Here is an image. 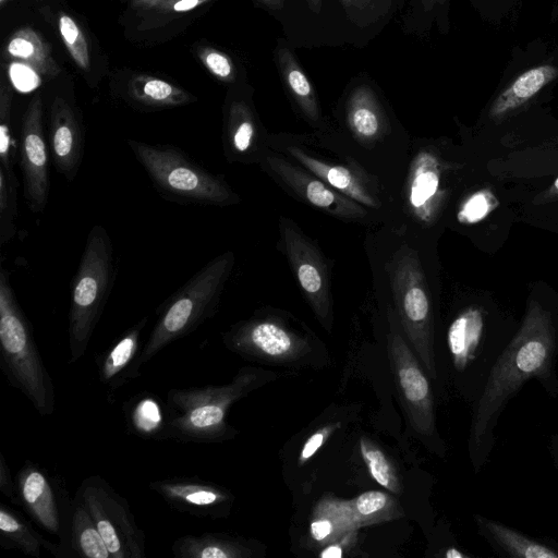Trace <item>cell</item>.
I'll return each instance as SVG.
<instances>
[{"label": "cell", "instance_id": "46", "mask_svg": "<svg viewBox=\"0 0 558 558\" xmlns=\"http://www.w3.org/2000/svg\"><path fill=\"white\" fill-rule=\"evenodd\" d=\"M166 0H132L133 4L144 10L155 9L158 4Z\"/></svg>", "mask_w": 558, "mask_h": 558}, {"label": "cell", "instance_id": "26", "mask_svg": "<svg viewBox=\"0 0 558 558\" xmlns=\"http://www.w3.org/2000/svg\"><path fill=\"white\" fill-rule=\"evenodd\" d=\"M128 429L143 439L165 440L167 438L166 401L151 392H142L129 399L123 405Z\"/></svg>", "mask_w": 558, "mask_h": 558}, {"label": "cell", "instance_id": "41", "mask_svg": "<svg viewBox=\"0 0 558 558\" xmlns=\"http://www.w3.org/2000/svg\"><path fill=\"white\" fill-rule=\"evenodd\" d=\"M0 492L13 505L19 506L15 478L12 477L10 466L0 452Z\"/></svg>", "mask_w": 558, "mask_h": 558}, {"label": "cell", "instance_id": "35", "mask_svg": "<svg viewBox=\"0 0 558 558\" xmlns=\"http://www.w3.org/2000/svg\"><path fill=\"white\" fill-rule=\"evenodd\" d=\"M360 449L372 477L384 488L393 494H400L399 480L385 453L366 438H361Z\"/></svg>", "mask_w": 558, "mask_h": 558}, {"label": "cell", "instance_id": "40", "mask_svg": "<svg viewBox=\"0 0 558 558\" xmlns=\"http://www.w3.org/2000/svg\"><path fill=\"white\" fill-rule=\"evenodd\" d=\"M8 74L14 88L22 93L32 92L41 84L40 73L20 60L10 63Z\"/></svg>", "mask_w": 558, "mask_h": 558}, {"label": "cell", "instance_id": "18", "mask_svg": "<svg viewBox=\"0 0 558 558\" xmlns=\"http://www.w3.org/2000/svg\"><path fill=\"white\" fill-rule=\"evenodd\" d=\"M148 323L144 316L126 329L106 351L97 355L99 383L109 396L141 375L142 333Z\"/></svg>", "mask_w": 558, "mask_h": 558}, {"label": "cell", "instance_id": "17", "mask_svg": "<svg viewBox=\"0 0 558 558\" xmlns=\"http://www.w3.org/2000/svg\"><path fill=\"white\" fill-rule=\"evenodd\" d=\"M222 340L232 351L248 356L284 360L301 353L302 341L280 323L253 318L234 325Z\"/></svg>", "mask_w": 558, "mask_h": 558}, {"label": "cell", "instance_id": "48", "mask_svg": "<svg viewBox=\"0 0 558 558\" xmlns=\"http://www.w3.org/2000/svg\"><path fill=\"white\" fill-rule=\"evenodd\" d=\"M342 2L348 9H350L363 5L364 0H342Z\"/></svg>", "mask_w": 558, "mask_h": 558}, {"label": "cell", "instance_id": "21", "mask_svg": "<svg viewBox=\"0 0 558 558\" xmlns=\"http://www.w3.org/2000/svg\"><path fill=\"white\" fill-rule=\"evenodd\" d=\"M223 151L231 161H244L254 156L258 146V130L250 106L241 99L229 104L223 124Z\"/></svg>", "mask_w": 558, "mask_h": 558}, {"label": "cell", "instance_id": "23", "mask_svg": "<svg viewBox=\"0 0 558 558\" xmlns=\"http://www.w3.org/2000/svg\"><path fill=\"white\" fill-rule=\"evenodd\" d=\"M288 153L306 170L320 178L336 191L347 195L361 205L378 207V202L361 179L343 166L331 165L314 158L303 149L290 146Z\"/></svg>", "mask_w": 558, "mask_h": 558}, {"label": "cell", "instance_id": "3", "mask_svg": "<svg viewBox=\"0 0 558 558\" xmlns=\"http://www.w3.org/2000/svg\"><path fill=\"white\" fill-rule=\"evenodd\" d=\"M257 374L241 369L225 385L173 388L167 395V438L189 444H215L234 435L227 423L229 408L256 384Z\"/></svg>", "mask_w": 558, "mask_h": 558}, {"label": "cell", "instance_id": "10", "mask_svg": "<svg viewBox=\"0 0 558 558\" xmlns=\"http://www.w3.org/2000/svg\"><path fill=\"white\" fill-rule=\"evenodd\" d=\"M15 478L19 506L32 521L58 537L59 558L71 557L70 526L73 498L63 481L37 462L25 461Z\"/></svg>", "mask_w": 558, "mask_h": 558}, {"label": "cell", "instance_id": "20", "mask_svg": "<svg viewBox=\"0 0 558 558\" xmlns=\"http://www.w3.org/2000/svg\"><path fill=\"white\" fill-rule=\"evenodd\" d=\"M441 198L439 160L430 151H420L409 171L408 206L417 220L429 223L437 215Z\"/></svg>", "mask_w": 558, "mask_h": 558}, {"label": "cell", "instance_id": "11", "mask_svg": "<svg viewBox=\"0 0 558 558\" xmlns=\"http://www.w3.org/2000/svg\"><path fill=\"white\" fill-rule=\"evenodd\" d=\"M388 354L399 396L412 427L421 435L436 433L434 396L430 383L410 344L400 331V322L389 311Z\"/></svg>", "mask_w": 558, "mask_h": 558}, {"label": "cell", "instance_id": "8", "mask_svg": "<svg viewBox=\"0 0 558 558\" xmlns=\"http://www.w3.org/2000/svg\"><path fill=\"white\" fill-rule=\"evenodd\" d=\"M389 274L403 332L427 375L437 379L433 306L416 252L401 248L389 264Z\"/></svg>", "mask_w": 558, "mask_h": 558}, {"label": "cell", "instance_id": "42", "mask_svg": "<svg viewBox=\"0 0 558 558\" xmlns=\"http://www.w3.org/2000/svg\"><path fill=\"white\" fill-rule=\"evenodd\" d=\"M332 430V427H324L314 434H312L307 440L305 441L301 452L299 462L300 464H303L306 462L310 458H312L316 451L323 446L325 440L328 438L330 432Z\"/></svg>", "mask_w": 558, "mask_h": 558}, {"label": "cell", "instance_id": "15", "mask_svg": "<svg viewBox=\"0 0 558 558\" xmlns=\"http://www.w3.org/2000/svg\"><path fill=\"white\" fill-rule=\"evenodd\" d=\"M148 487L172 509L197 518L226 515L233 499L225 487L197 476L157 480L150 482Z\"/></svg>", "mask_w": 558, "mask_h": 558}, {"label": "cell", "instance_id": "52", "mask_svg": "<svg viewBox=\"0 0 558 558\" xmlns=\"http://www.w3.org/2000/svg\"><path fill=\"white\" fill-rule=\"evenodd\" d=\"M5 2V0H0V3L3 4Z\"/></svg>", "mask_w": 558, "mask_h": 558}, {"label": "cell", "instance_id": "16", "mask_svg": "<svg viewBox=\"0 0 558 558\" xmlns=\"http://www.w3.org/2000/svg\"><path fill=\"white\" fill-rule=\"evenodd\" d=\"M48 147L57 172L72 182L82 166L85 134L77 110L61 96H56L50 106Z\"/></svg>", "mask_w": 558, "mask_h": 558}, {"label": "cell", "instance_id": "12", "mask_svg": "<svg viewBox=\"0 0 558 558\" xmlns=\"http://www.w3.org/2000/svg\"><path fill=\"white\" fill-rule=\"evenodd\" d=\"M48 153L43 100L40 96H35L24 112L19 141L23 196L33 214L43 213L48 203L50 190Z\"/></svg>", "mask_w": 558, "mask_h": 558}, {"label": "cell", "instance_id": "1", "mask_svg": "<svg viewBox=\"0 0 558 558\" xmlns=\"http://www.w3.org/2000/svg\"><path fill=\"white\" fill-rule=\"evenodd\" d=\"M531 380L558 399V316L535 299L530 300L517 332L472 407L468 449L474 473L490 461L499 420Z\"/></svg>", "mask_w": 558, "mask_h": 558}, {"label": "cell", "instance_id": "28", "mask_svg": "<svg viewBox=\"0 0 558 558\" xmlns=\"http://www.w3.org/2000/svg\"><path fill=\"white\" fill-rule=\"evenodd\" d=\"M128 96L138 107L146 109L179 107L194 100L180 87L149 75L135 76L129 84Z\"/></svg>", "mask_w": 558, "mask_h": 558}, {"label": "cell", "instance_id": "19", "mask_svg": "<svg viewBox=\"0 0 558 558\" xmlns=\"http://www.w3.org/2000/svg\"><path fill=\"white\" fill-rule=\"evenodd\" d=\"M478 535L501 558H558V541L534 536L493 518L475 513Z\"/></svg>", "mask_w": 558, "mask_h": 558}, {"label": "cell", "instance_id": "31", "mask_svg": "<svg viewBox=\"0 0 558 558\" xmlns=\"http://www.w3.org/2000/svg\"><path fill=\"white\" fill-rule=\"evenodd\" d=\"M348 124L353 134L365 142L379 137L383 131V118L373 92L361 86L355 89L348 102Z\"/></svg>", "mask_w": 558, "mask_h": 558}, {"label": "cell", "instance_id": "5", "mask_svg": "<svg viewBox=\"0 0 558 558\" xmlns=\"http://www.w3.org/2000/svg\"><path fill=\"white\" fill-rule=\"evenodd\" d=\"M126 144L162 198L182 205L217 207L240 202L223 178L205 169L181 148L136 140H128Z\"/></svg>", "mask_w": 558, "mask_h": 558}, {"label": "cell", "instance_id": "27", "mask_svg": "<svg viewBox=\"0 0 558 558\" xmlns=\"http://www.w3.org/2000/svg\"><path fill=\"white\" fill-rule=\"evenodd\" d=\"M357 529L350 500L323 498L315 507L310 522V535L319 545L336 543Z\"/></svg>", "mask_w": 558, "mask_h": 558}, {"label": "cell", "instance_id": "32", "mask_svg": "<svg viewBox=\"0 0 558 558\" xmlns=\"http://www.w3.org/2000/svg\"><path fill=\"white\" fill-rule=\"evenodd\" d=\"M278 63L284 83L302 111L307 118L314 121L318 120L319 108L314 89L288 48L279 49Z\"/></svg>", "mask_w": 558, "mask_h": 558}, {"label": "cell", "instance_id": "51", "mask_svg": "<svg viewBox=\"0 0 558 558\" xmlns=\"http://www.w3.org/2000/svg\"><path fill=\"white\" fill-rule=\"evenodd\" d=\"M554 187L558 191V178L554 182Z\"/></svg>", "mask_w": 558, "mask_h": 558}, {"label": "cell", "instance_id": "6", "mask_svg": "<svg viewBox=\"0 0 558 558\" xmlns=\"http://www.w3.org/2000/svg\"><path fill=\"white\" fill-rule=\"evenodd\" d=\"M518 328L493 324L487 311L478 305L463 308L449 324L446 347L450 368L472 405Z\"/></svg>", "mask_w": 558, "mask_h": 558}, {"label": "cell", "instance_id": "50", "mask_svg": "<svg viewBox=\"0 0 558 558\" xmlns=\"http://www.w3.org/2000/svg\"><path fill=\"white\" fill-rule=\"evenodd\" d=\"M440 1H442V0H423V3L426 9H429L433 5H435L437 2H440Z\"/></svg>", "mask_w": 558, "mask_h": 558}, {"label": "cell", "instance_id": "24", "mask_svg": "<svg viewBox=\"0 0 558 558\" xmlns=\"http://www.w3.org/2000/svg\"><path fill=\"white\" fill-rule=\"evenodd\" d=\"M0 545L35 558L41 556L44 548L59 558L58 544L47 541L21 512L3 502L0 504Z\"/></svg>", "mask_w": 558, "mask_h": 558}, {"label": "cell", "instance_id": "47", "mask_svg": "<svg viewBox=\"0 0 558 558\" xmlns=\"http://www.w3.org/2000/svg\"><path fill=\"white\" fill-rule=\"evenodd\" d=\"M269 9H280L283 4V0H256Z\"/></svg>", "mask_w": 558, "mask_h": 558}, {"label": "cell", "instance_id": "9", "mask_svg": "<svg viewBox=\"0 0 558 558\" xmlns=\"http://www.w3.org/2000/svg\"><path fill=\"white\" fill-rule=\"evenodd\" d=\"M75 497L94 519L111 558H144L146 536L137 525L128 500L105 478L83 480Z\"/></svg>", "mask_w": 558, "mask_h": 558}, {"label": "cell", "instance_id": "38", "mask_svg": "<svg viewBox=\"0 0 558 558\" xmlns=\"http://www.w3.org/2000/svg\"><path fill=\"white\" fill-rule=\"evenodd\" d=\"M498 206L495 195L488 190H481L470 195L460 206L458 220L461 223H476Z\"/></svg>", "mask_w": 558, "mask_h": 558}, {"label": "cell", "instance_id": "7", "mask_svg": "<svg viewBox=\"0 0 558 558\" xmlns=\"http://www.w3.org/2000/svg\"><path fill=\"white\" fill-rule=\"evenodd\" d=\"M116 279L114 248L101 225L90 229L72 281L69 311V363L86 352Z\"/></svg>", "mask_w": 558, "mask_h": 558}, {"label": "cell", "instance_id": "49", "mask_svg": "<svg viewBox=\"0 0 558 558\" xmlns=\"http://www.w3.org/2000/svg\"><path fill=\"white\" fill-rule=\"evenodd\" d=\"M307 2L313 11H318L322 7V0H307Z\"/></svg>", "mask_w": 558, "mask_h": 558}, {"label": "cell", "instance_id": "43", "mask_svg": "<svg viewBox=\"0 0 558 558\" xmlns=\"http://www.w3.org/2000/svg\"><path fill=\"white\" fill-rule=\"evenodd\" d=\"M210 0H166L155 10L162 13H181L191 11Z\"/></svg>", "mask_w": 558, "mask_h": 558}, {"label": "cell", "instance_id": "33", "mask_svg": "<svg viewBox=\"0 0 558 558\" xmlns=\"http://www.w3.org/2000/svg\"><path fill=\"white\" fill-rule=\"evenodd\" d=\"M350 501L357 527L391 520L400 510L392 496L379 490L365 492Z\"/></svg>", "mask_w": 558, "mask_h": 558}, {"label": "cell", "instance_id": "34", "mask_svg": "<svg viewBox=\"0 0 558 558\" xmlns=\"http://www.w3.org/2000/svg\"><path fill=\"white\" fill-rule=\"evenodd\" d=\"M19 180L0 169V246L9 243L16 233L19 210Z\"/></svg>", "mask_w": 558, "mask_h": 558}, {"label": "cell", "instance_id": "2", "mask_svg": "<svg viewBox=\"0 0 558 558\" xmlns=\"http://www.w3.org/2000/svg\"><path fill=\"white\" fill-rule=\"evenodd\" d=\"M0 267V368L9 385L20 390L41 416L56 408L53 380L41 359L32 325Z\"/></svg>", "mask_w": 558, "mask_h": 558}, {"label": "cell", "instance_id": "37", "mask_svg": "<svg viewBox=\"0 0 558 558\" xmlns=\"http://www.w3.org/2000/svg\"><path fill=\"white\" fill-rule=\"evenodd\" d=\"M59 32L76 65L87 71L90 66L89 50L81 27L71 16L60 13Z\"/></svg>", "mask_w": 558, "mask_h": 558}, {"label": "cell", "instance_id": "4", "mask_svg": "<svg viewBox=\"0 0 558 558\" xmlns=\"http://www.w3.org/2000/svg\"><path fill=\"white\" fill-rule=\"evenodd\" d=\"M234 260L231 251L214 257L162 302L156 311L158 319L142 350L143 365L216 314Z\"/></svg>", "mask_w": 558, "mask_h": 558}, {"label": "cell", "instance_id": "13", "mask_svg": "<svg viewBox=\"0 0 558 558\" xmlns=\"http://www.w3.org/2000/svg\"><path fill=\"white\" fill-rule=\"evenodd\" d=\"M279 229L286 255L302 291L320 322L326 327L330 326L331 299L329 276L320 252L286 217H280Z\"/></svg>", "mask_w": 558, "mask_h": 558}, {"label": "cell", "instance_id": "30", "mask_svg": "<svg viewBox=\"0 0 558 558\" xmlns=\"http://www.w3.org/2000/svg\"><path fill=\"white\" fill-rule=\"evenodd\" d=\"M7 52L12 58L29 64L43 75L56 76L60 73L49 46L31 27H23L12 35L7 44Z\"/></svg>", "mask_w": 558, "mask_h": 558}, {"label": "cell", "instance_id": "22", "mask_svg": "<svg viewBox=\"0 0 558 558\" xmlns=\"http://www.w3.org/2000/svg\"><path fill=\"white\" fill-rule=\"evenodd\" d=\"M558 77V66L541 64L515 77L494 100L489 109L492 119H501L534 98L545 86Z\"/></svg>", "mask_w": 558, "mask_h": 558}, {"label": "cell", "instance_id": "25", "mask_svg": "<svg viewBox=\"0 0 558 558\" xmlns=\"http://www.w3.org/2000/svg\"><path fill=\"white\" fill-rule=\"evenodd\" d=\"M178 558H247L252 549L242 539L220 532L183 535L171 545Z\"/></svg>", "mask_w": 558, "mask_h": 558}, {"label": "cell", "instance_id": "44", "mask_svg": "<svg viewBox=\"0 0 558 558\" xmlns=\"http://www.w3.org/2000/svg\"><path fill=\"white\" fill-rule=\"evenodd\" d=\"M548 450L553 464L555 465L558 473V433L551 434L548 440Z\"/></svg>", "mask_w": 558, "mask_h": 558}, {"label": "cell", "instance_id": "36", "mask_svg": "<svg viewBox=\"0 0 558 558\" xmlns=\"http://www.w3.org/2000/svg\"><path fill=\"white\" fill-rule=\"evenodd\" d=\"M11 107L12 92L3 85L0 93V169L10 175H15L14 161L17 147L12 133Z\"/></svg>", "mask_w": 558, "mask_h": 558}, {"label": "cell", "instance_id": "39", "mask_svg": "<svg viewBox=\"0 0 558 558\" xmlns=\"http://www.w3.org/2000/svg\"><path fill=\"white\" fill-rule=\"evenodd\" d=\"M197 54L213 75L225 82L234 80V68L227 54L210 47L198 48Z\"/></svg>", "mask_w": 558, "mask_h": 558}, {"label": "cell", "instance_id": "14", "mask_svg": "<svg viewBox=\"0 0 558 558\" xmlns=\"http://www.w3.org/2000/svg\"><path fill=\"white\" fill-rule=\"evenodd\" d=\"M262 165L304 202L342 219H360L366 210L360 203L336 191L308 170L270 153L260 156Z\"/></svg>", "mask_w": 558, "mask_h": 558}, {"label": "cell", "instance_id": "45", "mask_svg": "<svg viewBox=\"0 0 558 558\" xmlns=\"http://www.w3.org/2000/svg\"><path fill=\"white\" fill-rule=\"evenodd\" d=\"M342 554V547L336 543H331L322 550L319 556L322 558H341Z\"/></svg>", "mask_w": 558, "mask_h": 558}, {"label": "cell", "instance_id": "29", "mask_svg": "<svg viewBox=\"0 0 558 558\" xmlns=\"http://www.w3.org/2000/svg\"><path fill=\"white\" fill-rule=\"evenodd\" d=\"M71 557L111 558L94 519L74 496L70 526Z\"/></svg>", "mask_w": 558, "mask_h": 558}]
</instances>
